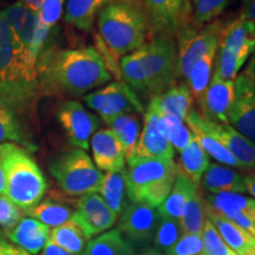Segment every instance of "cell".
I'll list each match as a JSON object with an SVG mask.
<instances>
[{
    "label": "cell",
    "instance_id": "6da1fadb",
    "mask_svg": "<svg viewBox=\"0 0 255 255\" xmlns=\"http://www.w3.org/2000/svg\"><path fill=\"white\" fill-rule=\"evenodd\" d=\"M113 76L95 47L57 49L45 46L37 62L41 94L79 97L107 85Z\"/></svg>",
    "mask_w": 255,
    "mask_h": 255
},
{
    "label": "cell",
    "instance_id": "7a4b0ae2",
    "mask_svg": "<svg viewBox=\"0 0 255 255\" xmlns=\"http://www.w3.org/2000/svg\"><path fill=\"white\" fill-rule=\"evenodd\" d=\"M124 82L139 98L150 102L174 87L177 77L176 40L170 36H154L120 62Z\"/></svg>",
    "mask_w": 255,
    "mask_h": 255
},
{
    "label": "cell",
    "instance_id": "3957f363",
    "mask_svg": "<svg viewBox=\"0 0 255 255\" xmlns=\"http://www.w3.org/2000/svg\"><path fill=\"white\" fill-rule=\"evenodd\" d=\"M41 95L36 81H0V144L14 143L36 151L37 104Z\"/></svg>",
    "mask_w": 255,
    "mask_h": 255
},
{
    "label": "cell",
    "instance_id": "277c9868",
    "mask_svg": "<svg viewBox=\"0 0 255 255\" xmlns=\"http://www.w3.org/2000/svg\"><path fill=\"white\" fill-rule=\"evenodd\" d=\"M97 26L108 51L121 58L141 47L150 34L142 0H113L98 13Z\"/></svg>",
    "mask_w": 255,
    "mask_h": 255
},
{
    "label": "cell",
    "instance_id": "5b68a950",
    "mask_svg": "<svg viewBox=\"0 0 255 255\" xmlns=\"http://www.w3.org/2000/svg\"><path fill=\"white\" fill-rule=\"evenodd\" d=\"M0 161L5 171V196L27 215L47 191L43 171L30 151L14 143L0 144Z\"/></svg>",
    "mask_w": 255,
    "mask_h": 255
},
{
    "label": "cell",
    "instance_id": "8992f818",
    "mask_svg": "<svg viewBox=\"0 0 255 255\" xmlns=\"http://www.w3.org/2000/svg\"><path fill=\"white\" fill-rule=\"evenodd\" d=\"M127 195L130 201L158 208L167 199L177 174L174 159L127 158Z\"/></svg>",
    "mask_w": 255,
    "mask_h": 255
},
{
    "label": "cell",
    "instance_id": "52a82bcc",
    "mask_svg": "<svg viewBox=\"0 0 255 255\" xmlns=\"http://www.w3.org/2000/svg\"><path fill=\"white\" fill-rule=\"evenodd\" d=\"M49 170L63 193L72 197L98 193L104 176L90 156L78 148L56 155L50 161Z\"/></svg>",
    "mask_w": 255,
    "mask_h": 255
},
{
    "label": "cell",
    "instance_id": "ba28073f",
    "mask_svg": "<svg viewBox=\"0 0 255 255\" xmlns=\"http://www.w3.org/2000/svg\"><path fill=\"white\" fill-rule=\"evenodd\" d=\"M255 50V24L239 17L223 24L214 71L219 77L234 81Z\"/></svg>",
    "mask_w": 255,
    "mask_h": 255
},
{
    "label": "cell",
    "instance_id": "9c48e42d",
    "mask_svg": "<svg viewBox=\"0 0 255 255\" xmlns=\"http://www.w3.org/2000/svg\"><path fill=\"white\" fill-rule=\"evenodd\" d=\"M5 14L15 39L23 47L27 68L37 78L38 58L47 45L52 30L40 23L38 12L28 8L20 0L5 8Z\"/></svg>",
    "mask_w": 255,
    "mask_h": 255
},
{
    "label": "cell",
    "instance_id": "30bf717a",
    "mask_svg": "<svg viewBox=\"0 0 255 255\" xmlns=\"http://www.w3.org/2000/svg\"><path fill=\"white\" fill-rule=\"evenodd\" d=\"M223 23L216 19L202 26L191 24L176 34L177 77L187 81L191 66L207 55H216Z\"/></svg>",
    "mask_w": 255,
    "mask_h": 255
},
{
    "label": "cell",
    "instance_id": "8fae6325",
    "mask_svg": "<svg viewBox=\"0 0 255 255\" xmlns=\"http://www.w3.org/2000/svg\"><path fill=\"white\" fill-rule=\"evenodd\" d=\"M83 101L110 126L117 117L126 114H144V105L126 82L108 83L103 88L85 95Z\"/></svg>",
    "mask_w": 255,
    "mask_h": 255
},
{
    "label": "cell",
    "instance_id": "7c38bea8",
    "mask_svg": "<svg viewBox=\"0 0 255 255\" xmlns=\"http://www.w3.org/2000/svg\"><path fill=\"white\" fill-rule=\"evenodd\" d=\"M150 34L175 37L194 24L190 0H142Z\"/></svg>",
    "mask_w": 255,
    "mask_h": 255
},
{
    "label": "cell",
    "instance_id": "4fadbf2b",
    "mask_svg": "<svg viewBox=\"0 0 255 255\" xmlns=\"http://www.w3.org/2000/svg\"><path fill=\"white\" fill-rule=\"evenodd\" d=\"M57 119L69 142L84 151L90 148L91 137L101 127L100 119L78 101L63 102L57 111Z\"/></svg>",
    "mask_w": 255,
    "mask_h": 255
},
{
    "label": "cell",
    "instance_id": "5bb4252c",
    "mask_svg": "<svg viewBox=\"0 0 255 255\" xmlns=\"http://www.w3.org/2000/svg\"><path fill=\"white\" fill-rule=\"evenodd\" d=\"M36 81L25 62L24 51L15 39L5 9H0V81Z\"/></svg>",
    "mask_w": 255,
    "mask_h": 255
},
{
    "label": "cell",
    "instance_id": "9a60e30c",
    "mask_svg": "<svg viewBox=\"0 0 255 255\" xmlns=\"http://www.w3.org/2000/svg\"><path fill=\"white\" fill-rule=\"evenodd\" d=\"M117 216L105 205L98 193L88 194L75 200V214L72 221L81 227L89 240L109 231L116 222Z\"/></svg>",
    "mask_w": 255,
    "mask_h": 255
},
{
    "label": "cell",
    "instance_id": "2e32d148",
    "mask_svg": "<svg viewBox=\"0 0 255 255\" xmlns=\"http://www.w3.org/2000/svg\"><path fill=\"white\" fill-rule=\"evenodd\" d=\"M119 229L129 241L148 242L159 219L157 208L143 202L128 201L121 213Z\"/></svg>",
    "mask_w": 255,
    "mask_h": 255
},
{
    "label": "cell",
    "instance_id": "e0dca14e",
    "mask_svg": "<svg viewBox=\"0 0 255 255\" xmlns=\"http://www.w3.org/2000/svg\"><path fill=\"white\" fill-rule=\"evenodd\" d=\"M228 124L255 143V85L242 73L235 79V97Z\"/></svg>",
    "mask_w": 255,
    "mask_h": 255
},
{
    "label": "cell",
    "instance_id": "ac0fdd59",
    "mask_svg": "<svg viewBox=\"0 0 255 255\" xmlns=\"http://www.w3.org/2000/svg\"><path fill=\"white\" fill-rule=\"evenodd\" d=\"M186 123L193 133L194 138L206 151L207 155L218 161L220 164L241 170L240 164L238 163L237 159L233 157L231 152L226 149V146L220 142L218 136L215 135L212 124H210V120L206 119L195 108L191 107L187 115Z\"/></svg>",
    "mask_w": 255,
    "mask_h": 255
},
{
    "label": "cell",
    "instance_id": "d6986e66",
    "mask_svg": "<svg viewBox=\"0 0 255 255\" xmlns=\"http://www.w3.org/2000/svg\"><path fill=\"white\" fill-rule=\"evenodd\" d=\"M235 97V81L213 75L208 88L199 102L201 114L216 123H228V115Z\"/></svg>",
    "mask_w": 255,
    "mask_h": 255
},
{
    "label": "cell",
    "instance_id": "ffe728a7",
    "mask_svg": "<svg viewBox=\"0 0 255 255\" xmlns=\"http://www.w3.org/2000/svg\"><path fill=\"white\" fill-rule=\"evenodd\" d=\"M158 119L159 115L154 109L150 107L146 108L144 127L131 156L143 158L174 159L175 149L159 130Z\"/></svg>",
    "mask_w": 255,
    "mask_h": 255
},
{
    "label": "cell",
    "instance_id": "44dd1931",
    "mask_svg": "<svg viewBox=\"0 0 255 255\" xmlns=\"http://www.w3.org/2000/svg\"><path fill=\"white\" fill-rule=\"evenodd\" d=\"M92 161L100 170L113 173L126 168V152L110 129H101L90 139Z\"/></svg>",
    "mask_w": 255,
    "mask_h": 255
},
{
    "label": "cell",
    "instance_id": "7402d4cb",
    "mask_svg": "<svg viewBox=\"0 0 255 255\" xmlns=\"http://www.w3.org/2000/svg\"><path fill=\"white\" fill-rule=\"evenodd\" d=\"M213 130L220 142L226 146L233 157L240 164L242 171H255V143L245 137L228 123L210 121Z\"/></svg>",
    "mask_w": 255,
    "mask_h": 255
},
{
    "label": "cell",
    "instance_id": "603a6c76",
    "mask_svg": "<svg viewBox=\"0 0 255 255\" xmlns=\"http://www.w3.org/2000/svg\"><path fill=\"white\" fill-rule=\"evenodd\" d=\"M6 238L27 253L38 255L50 240V229L38 220L26 216L13 229L4 233Z\"/></svg>",
    "mask_w": 255,
    "mask_h": 255
},
{
    "label": "cell",
    "instance_id": "cb8c5ba5",
    "mask_svg": "<svg viewBox=\"0 0 255 255\" xmlns=\"http://www.w3.org/2000/svg\"><path fill=\"white\" fill-rule=\"evenodd\" d=\"M245 176L237 169L220 163H210L201 178V186L207 193L246 194Z\"/></svg>",
    "mask_w": 255,
    "mask_h": 255
},
{
    "label": "cell",
    "instance_id": "d4e9b609",
    "mask_svg": "<svg viewBox=\"0 0 255 255\" xmlns=\"http://www.w3.org/2000/svg\"><path fill=\"white\" fill-rule=\"evenodd\" d=\"M206 202V201H205ZM206 216L215 226L221 238L238 255H255V237L229 221L206 205Z\"/></svg>",
    "mask_w": 255,
    "mask_h": 255
},
{
    "label": "cell",
    "instance_id": "484cf974",
    "mask_svg": "<svg viewBox=\"0 0 255 255\" xmlns=\"http://www.w3.org/2000/svg\"><path fill=\"white\" fill-rule=\"evenodd\" d=\"M148 107L162 116H173L186 122L187 115L193 107V96L186 83H181L152 98Z\"/></svg>",
    "mask_w": 255,
    "mask_h": 255
},
{
    "label": "cell",
    "instance_id": "4316f807",
    "mask_svg": "<svg viewBox=\"0 0 255 255\" xmlns=\"http://www.w3.org/2000/svg\"><path fill=\"white\" fill-rule=\"evenodd\" d=\"M75 214V200L69 201L65 197L51 195L43 199L27 216L38 220L47 227H59L71 221Z\"/></svg>",
    "mask_w": 255,
    "mask_h": 255
},
{
    "label": "cell",
    "instance_id": "83f0119b",
    "mask_svg": "<svg viewBox=\"0 0 255 255\" xmlns=\"http://www.w3.org/2000/svg\"><path fill=\"white\" fill-rule=\"evenodd\" d=\"M197 190H199V186L191 182L189 178L184 176L177 169V174L175 176L170 193L168 194L163 203L157 208L158 214L175 220H181L188 201Z\"/></svg>",
    "mask_w": 255,
    "mask_h": 255
},
{
    "label": "cell",
    "instance_id": "f1b7e54d",
    "mask_svg": "<svg viewBox=\"0 0 255 255\" xmlns=\"http://www.w3.org/2000/svg\"><path fill=\"white\" fill-rule=\"evenodd\" d=\"M82 255H136L131 241L119 228L111 229L89 241Z\"/></svg>",
    "mask_w": 255,
    "mask_h": 255
},
{
    "label": "cell",
    "instance_id": "f546056e",
    "mask_svg": "<svg viewBox=\"0 0 255 255\" xmlns=\"http://www.w3.org/2000/svg\"><path fill=\"white\" fill-rule=\"evenodd\" d=\"M110 1L113 0H68L64 19L78 30L88 32L94 26L101 9Z\"/></svg>",
    "mask_w": 255,
    "mask_h": 255
},
{
    "label": "cell",
    "instance_id": "4dcf8cb0",
    "mask_svg": "<svg viewBox=\"0 0 255 255\" xmlns=\"http://www.w3.org/2000/svg\"><path fill=\"white\" fill-rule=\"evenodd\" d=\"M105 205L119 218L127 203L126 168L120 171L107 173L103 176L100 191Z\"/></svg>",
    "mask_w": 255,
    "mask_h": 255
},
{
    "label": "cell",
    "instance_id": "1f68e13d",
    "mask_svg": "<svg viewBox=\"0 0 255 255\" xmlns=\"http://www.w3.org/2000/svg\"><path fill=\"white\" fill-rule=\"evenodd\" d=\"M203 199L206 205L223 216H228L235 213H255V199L247 197L238 193H207Z\"/></svg>",
    "mask_w": 255,
    "mask_h": 255
},
{
    "label": "cell",
    "instance_id": "d6a6232c",
    "mask_svg": "<svg viewBox=\"0 0 255 255\" xmlns=\"http://www.w3.org/2000/svg\"><path fill=\"white\" fill-rule=\"evenodd\" d=\"M209 156L201 148L195 138H193L187 148L180 152V161H178L177 169L187 176L191 182L199 186L203 174L209 167Z\"/></svg>",
    "mask_w": 255,
    "mask_h": 255
},
{
    "label": "cell",
    "instance_id": "836d02e7",
    "mask_svg": "<svg viewBox=\"0 0 255 255\" xmlns=\"http://www.w3.org/2000/svg\"><path fill=\"white\" fill-rule=\"evenodd\" d=\"M109 129L117 137L124 152L126 158H129L135 150L139 135H141V120L136 114H126L117 117L109 126Z\"/></svg>",
    "mask_w": 255,
    "mask_h": 255
},
{
    "label": "cell",
    "instance_id": "e575fe53",
    "mask_svg": "<svg viewBox=\"0 0 255 255\" xmlns=\"http://www.w3.org/2000/svg\"><path fill=\"white\" fill-rule=\"evenodd\" d=\"M50 241L75 255H82L89 244V239L72 220L51 229Z\"/></svg>",
    "mask_w": 255,
    "mask_h": 255
},
{
    "label": "cell",
    "instance_id": "d590c367",
    "mask_svg": "<svg viewBox=\"0 0 255 255\" xmlns=\"http://www.w3.org/2000/svg\"><path fill=\"white\" fill-rule=\"evenodd\" d=\"M216 55H207L191 66L189 75H188L187 81L184 82L189 91L193 100H196L199 103L206 89L208 88L210 81H212L213 69H214Z\"/></svg>",
    "mask_w": 255,
    "mask_h": 255
},
{
    "label": "cell",
    "instance_id": "8d00e7d4",
    "mask_svg": "<svg viewBox=\"0 0 255 255\" xmlns=\"http://www.w3.org/2000/svg\"><path fill=\"white\" fill-rule=\"evenodd\" d=\"M206 221V202L202 194L197 190L191 199L188 201L183 215L180 222L182 226L183 233H191V234H202Z\"/></svg>",
    "mask_w": 255,
    "mask_h": 255
},
{
    "label": "cell",
    "instance_id": "74e56055",
    "mask_svg": "<svg viewBox=\"0 0 255 255\" xmlns=\"http://www.w3.org/2000/svg\"><path fill=\"white\" fill-rule=\"evenodd\" d=\"M159 115V114H158ZM158 127L175 150L182 151L193 141L194 136L184 122L173 116L159 115Z\"/></svg>",
    "mask_w": 255,
    "mask_h": 255
},
{
    "label": "cell",
    "instance_id": "f35d334b",
    "mask_svg": "<svg viewBox=\"0 0 255 255\" xmlns=\"http://www.w3.org/2000/svg\"><path fill=\"white\" fill-rule=\"evenodd\" d=\"M183 229L180 220H175L167 216L159 215V219L156 225L152 241L154 248L161 252H167L176 244L178 239L182 237Z\"/></svg>",
    "mask_w": 255,
    "mask_h": 255
},
{
    "label": "cell",
    "instance_id": "ab89813d",
    "mask_svg": "<svg viewBox=\"0 0 255 255\" xmlns=\"http://www.w3.org/2000/svg\"><path fill=\"white\" fill-rule=\"evenodd\" d=\"M194 24L202 26L216 20L231 0H190Z\"/></svg>",
    "mask_w": 255,
    "mask_h": 255
},
{
    "label": "cell",
    "instance_id": "60d3db41",
    "mask_svg": "<svg viewBox=\"0 0 255 255\" xmlns=\"http://www.w3.org/2000/svg\"><path fill=\"white\" fill-rule=\"evenodd\" d=\"M201 239L203 242L205 255H238L229 248L228 245L221 238L218 229L210 222L209 219H207V216Z\"/></svg>",
    "mask_w": 255,
    "mask_h": 255
},
{
    "label": "cell",
    "instance_id": "b9f144b4",
    "mask_svg": "<svg viewBox=\"0 0 255 255\" xmlns=\"http://www.w3.org/2000/svg\"><path fill=\"white\" fill-rule=\"evenodd\" d=\"M167 255H205L202 239L200 235L183 233L176 244L167 252Z\"/></svg>",
    "mask_w": 255,
    "mask_h": 255
},
{
    "label": "cell",
    "instance_id": "7bdbcfd3",
    "mask_svg": "<svg viewBox=\"0 0 255 255\" xmlns=\"http://www.w3.org/2000/svg\"><path fill=\"white\" fill-rule=\"evenodd\" d=\"M24 212L12 202L8 197L0 195V227L7 233L24 218Z\"/></svg>",
    "mask_w": 255,
    "mask_h": 255
},
{
    "label": "cell",
    "instance_id": "ee69618b",
    "mask_svg": "<svg viewBox=\"0 0 255 255\" xmlns=\"http://www.w3.org/2000/svg\"><path fill=\"white\" fill-rule=\"evenodd\" d=\"M64 1L65 0H44L43 5L38 11L40 23L52 30L62 17Z\"/></svg>",
    "mask_w": 255,
    "mask_h": 255
},
{
    "label": "cell",
    "instance_id": "f6af8a7d",
    "mask_svg": "<svg viewBox=\"0 0 255 255\" xmlns=\"http://www.w3.org/2000/svg\"><path fill=\"white\" fill-rule=\"evenodd\" d=\"M0 255H31L17 245L4 240L0 244Z\"/></svg>",
    "mask_w": 255,
    "mask_h": 255
},
{
    "label": "cell",
    "instance_id": "bcb514c9",
    "mask_svg": "<svg viewBox=\"0 0 255 255\" xmlns=\"http://www.w3.org/2000/svg\"><path fill=\"white\" fill-rule=\"evenodd\" d=\"M240 15L255 24V0H242Z\"/></svg>",
    "mask_w": 255,
    "mask_h": 255
},
{
    "label": "cell",
    "instance_id": "7dc6e473",
    "mask_svg": "<svg viewBox=\"0 0 255 255\" xmlns=\"http://www.w3.org/2000/svg\"><path fill=\"white\" fill-rule=\"evenodd\" d=\"M38 255H75L70 252L63 250L62 247H59L58 245L53 244L52 241H47L45 247L43 248V251L40 252Z\"/></svg>",
    "mask_w": 255,
    "mask_h": 255
},
{
    "label": "cell",
    "instance_id": "c3c4849f",
    "mask_svg": "<svg viewBox=\"0 0 255 255\" xmlns=\"http://www.w3.org/2000/svg\"><path fill=\"white\" fill-rule=\"evenodd\" d=\"M241 73L245 76V77L250 79V81L255 85V50L254 52L252 53V56L250 57L247 66Z\"/></svg>",
    "mask_w": 255,
    "mask_h": 255
},
{
    "label": "cell",
    "instance_id": "681fc988",
    "mask_svg": "<svg viewBox=\"0 0 255 255\" xmlns=\"http://www.w3.org/2000/svg\"><path fill=\"white\" fill-rule=\"evenodd\" d=\"M245 186H246V194H250L255 199V171L245 176Z\"/></svg>",
    "mask_w": 255,
    "mask_h": 255
},
{
    "label": "cell",
    "instance_id": "f907efd6",
    "mask_svg": "<svg viewBox=\"0 0 255 255\" xmlns=\"http://www.w3.org/2000/svg\"><path fill=\"white\" fill-rule=\"evenodd\" d=\"M20 1L23 2L25 6H27L28 8L38 12L39 11V8L41 7V5H43L44 0H20Z\"/></svg>",
    "mask_w": 255,
    "mask_h": 255
},
{
    "label": "cell",
    "instance_id": "816d5d0a",
    "mask_svg": "<svg viewBox=\"0 0 255 255\" xmlns=\"http://www.w3.org/2000/svg\"><path fill=\"white\" fill-rule=\"evenodd\" d=\"M6 194V180H5V171L2 167L1 161H0V195Z\"/></svg>",
    "mask_w": 255,
    "mask_h": 255
},
{
    "label": "cell",
    "instance_id": "f5cc1de1",
    "mask_svg": "<svg viewBox=\"0 0 255 255\" xmlns=\"http://www.w3.org/2000/svg\"><path fill=\"white\" fill-rule=\"evenodd\" d=\"M136 255H161V253L157 250H155V248H146L145 251H143Z\"/></svg>",
    "mask_w": 255,
    "mask_h": 255
},
{
    "label": "cell",
    "instance_id": "db71d44e",
    "mask_svg": "<svg viewBox=\"0 0 255 255\" xmlns=\"http://www.w3.org/2000/svg\"><path fill=\"white\" fill-rule=\"evenodd\" d=\"M4 240H6L5 239V234H4V231H1V229H0V244H1L2 241Z\"/></svg>",
    "mask_w": 255,
    "mask_h": 255
},
{
    "label": "cell",
    "instance_id": "11a10c76",
    "mask_svg": "<svg viewBox=\"0 0 255 255\" xmlns=\"http://www.w3.org/2000/svg\"><path fill=\"white\" fill-rule=\"evenodd\" d=\"M252 220H253V226H254V232H255V213L252 215Z\"/></svg>",
    "mask_w": 255,
    "mask_h": 255
},
{
    "label": "cell",
    "instance_id": "9f6ffc18",
    "mask_svg": "<svg viewBox=\"0 0 255 255\" xmlns=\"http://www.w3.org/2000/svg\"><path fill=\"white\" fill-rule=\"evenodd\" d=\"M164 255H167V254H164Z\"/></svg>",
    "mask_w": 255,
    "mask_h": 255
}]
</instances>
